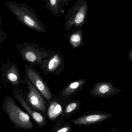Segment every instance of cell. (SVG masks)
Listing matches in <instances>:
<instances>
[{
  "label": "cell",
  "instance_id": "cell-22",
  "mask_svg": "<svg viewBox=\"0 0 132 132\" xmlns=\"http://www.w3.org/2000/svg\"><path fill=\"white\" fill-rule=\"evenodd\" d=\"M2 24V19L1 17V15H0V25H1Z\"/></svg>",
  "mask_w": 132,
  "mask_h": 132
},
{
  "label": "cell",
  "instance_id": "cell-4",
  "mask_svg": "<svg viewBox=\"0 0 132 132\" xmlns=\"http://www.w3.org/2000/svg\"><path fill=\"white\" fill-rule=\"evenodd\" d=\"M17 46L24 61L31 66L40 65L52 52L35 43L26 42Z\"/></svg>",
  "mask_w": 132,
  "mask_h": 132
},
{
  "label": "cell",
  "instance_id": "cell-9",
  "mask_svg": "<svg viewBox=\"0 0 132 132\" xmlns=\"http://www.w3.org/2000/svg\"><path fill=\"white\" fill-rule=\"evenodd\" d=\"M14 96L21 106L29 116L38 127L42 128L45 126L48 121L45 116L31 107L26 101L22 92H14Z\"/></svg>",
  "mask_w": 132,
  "mask_h": 132
},
{
  "label": "cell",
  "instance_id": "cell-5",
  "mask_svg": "<svg viewBox=\"0 0 132 132\" xmlns=\"http://www.w3.org/2000/svg\"><path fill=\"white\" fill-rule=\"evenodd\" d=\"M26 76L34 87L41 93L47 102L56 97L51 92L48 85L41 75L32 66L25 67Z\"/></svg>",
  "mask_w": 132,
  "mask_h": 132
},
{
  "label": "cell",
  "instance_id": "cell-2",
  "mask_svg": "<svg viewBox=\"0 0 132 132\" xmlns=\"http://www.w3.org/2000/svg\"><path fill=\"white\" fill-rule=\"evenodd\" d=\"M2 109L7 114L15 128L24 130L34 129L35 126L29 116L24 111L10 96H7L4 99Z\"/></svg>",
  "mask_w": 132,
  "mask_h": 132
},
{
  "label": "cell",
  "instance_id": "cell-20",
  "mask_svg": "<svg viewBox=\"0 0 132 132\" xmlns=\"http://www.w3.org/2000/svg\"><path fill=\"white\" fill-rule=\"evenodd\" d=\"M62 1L64 5L68 6V4H70V2L72 1V0H62Z\"/></svg>",
  "mask_w": 132,
  "mask_h": 132
},
{
  "label": "cell",
  "instance_id": "cell-19",
  "mask_svg": "<svg viewBox=\"0 0 132 132\" xmlns=\"http://www.w3.org/2000/svg\"><path fill=\"white\" fill-rule=\"evenodd\" d=\"M128 58L130 62L132 61V46L131 50H130L129 53Z\"/></svg>",
  "mask_w": 132,
  "mask_h": 132
},
{
  "label": "cell",
  "instance_id": "cell-15",
  "mask_svg": "<svg viewBox=\"0 0 132 132\" xmlns=\"http://www.w3.org/2000/svg\"><path fill=\"white\" fill-rule=\"evenodd\" d=\"M45 7L53 15L60 17L63 5L62 0H46Z\"/></svg>",
  "mask_w": 132,
  "mask_h": 132
},
{
  "label": "cell",
  "instance_id": "cell-24",
  "mask_svg": "<svg viewBox=\"0 0 132 132\" xmlns=\"http://www.w3.org/2000/svg\"><path fill=\"white\" fill-rule=\"evenodd\" d=\"M1 85H0V90H1Z\"/></svg>",
  "mask_w": 132,
  "mask_h": 132
},
{
  "label": "cell",
  "instance_id": "cell-23",
  "mask_svg": "<svg viewBox=\"0 0 132 132\" xmlns=\"http://www.w3.org/2000/svg\"><path fill=\"white\" fill-rule=\"evenodd\" d=\"M42 1L43 2H45L46 0H42Z\"/></svg>",
  "mask_w": 132,
  "mask_h": 132
},
{
  "label": "cell",
  "instance_id": "cell-7",
  "mask_svg": "<svg viewBox=\"0 0 132 132\" xmlns=\"http://www.w3.org/2000/svg\"><path fill=\"white\" fill-rule=\"evenodd\" d=\"M113 116L111 113L88 110L80 116L71 120L72 124L77 126H87L103 123Z\"/></svg>",
  "mask_w": 132,
  "mask_h": 132
},
{
  "label": "cell",
  "instance_id": "cell-10",
  "mask_svg": "<svg viewBox=\"0 0 132 132\" xmlns=\"http://www.w3.org/2000/svg\"><path fill=\"white\" fill-rule=\"evenodd\" d=\"M122 90L115 87L111 81L100 82L95 83L90 90L91 95L98 98H108L118 94Z\"/></svg>",
  "mask_w": 132,
  "mask_h": 132
},
{
  "label": "cell",
  "instance_id": "cell-17",
  "mask_svg": "<svg viewBox=\"0 0 132 132\" xmlns=\"http://www.w3.org/2000/svg\"><path fill=\"white\" fill-rule=\"evenodd\" d=\"M6 77L8 81L13 85L19 86L21 82V77L16 66H11L6 71Z\"/></svg>",
  "mask_w": 132,
  "mask_h": 132
},
{
  "label": "cell",
  "instance_id": "cell-12",
  "mask_svg": "<svg viewBox=\"0 0 132 132\" xmlns=\"http://www.w3.org/2000/svg\"><path fill=\"white\" fill-rule=\"evenodd\" d=\"M46 114L47 118L50 121L55 122L62 117L66 104L57 98L56 96L53 99L48 102Z\"/></svg>",
  "mask_w": 132,
  "mask_h": 132
},
{
  "label": "cell",
  "instance_id": "cell-8",
  "mask_svg": "<svg viewBox=\"0 0 132 132\" xmlns=\"http://www.w3.org/2000/svg\"><path fill=\"white\" fill-rule=\"evenodd\" d=\"M25 83L28 91L26 93L25 96L28 104L38 111L43 113H46L47 104L46 99L34 87L26 76Z\"/></svg>",
  "mask_w": 132,
  "mask_h": 132
},
{
  "label": "cell",
  "instance_id": "cell-18",
  "mask_svg": "<svg viewBox=\"0 0 132 132\" xmlns=\"http://www.w3.org/2000/svg\"><path fill=\"white\" fill-rule=\"evenodd\" d=\"M5 34L1 29H0V42L2 39L3 37L5 36Z\"/></svg>",
  "mask_w": 132,
  "mask_h": 132
},
{
  "label": "cell",
  "instance_id": "cell-13",
  "mask_svg": "<svg viewBox=\"0 0 132 132\" xmlns=\"http://www.w3.org/2000/svg\"><path fill=\"white\" fill-rule=\"evenodd\" d=\"M64 35L68 39L69 43L73 49L84 45L83 42L84 32L82 29L73 30L68 35Z\"/></svg>",
  "mask_w": 132,
  "mask_h": 132
},
{
  "label": "cell",
  "instance_id": "cell-21",
  "mask_svg": "<svg viewBox=\"0 0 132 132\" xmlns=\"http://www.w3.org/2000/svg\"><path fill=\"white\" fill-rule=\"evenodd\" d=\"M110 131H111V132H128L122 131H121V130H117V129L115 128H112V129H111V130H110Z\"/></svg>",
  "mask_w": 132,
  "mask_h": 132
},
{
  "label": "cell",
  "instance_id": "cell-14",
  "mask_svg": "<svg viewBox=\"0 0 132 132\" xmlns=\"http://www.w3.org/2000/svg\"><path fill=\"white\" fill-rule=\"evenodd\" d=\"M81 100H71L65 105L62 116L66 119H69L81 107Z\"/></svg>",
  "mask_w": 132,
  "mask_h": 132
},
{
  "label": "cell",
  "instance_id": "cell-3",
  "mask_svg": "<svg viewBox=\"0 0 132 132\" xmlns=\"http://www.w3.org/2000/svg\"><path fill=\"white\" fill-rule=\"evenodd\" d=\"M88 5L87 0H78L70 9L65 18L64 29L66 32L73 27V30L82 28L85 24Z\"/></svg>",
  "mask_w": 132,
  "mask_h": 132
},
{
  "label": "cell",
  "instance_id": "cell-6",
  "mask_svg": "<svg viewBox=\"0 0 132 132\" xmlns=\"http://www.w3.org/2000/svg\"><path fill=\"white\" fill-rule=\"evenodd\" d=\"M39 66L45 74L59 76L65 67L64 56L62 53L53 50L49 56Z\"/></svg>",
  "mask_w": 132,
  "mask_h": 132
},
{
  "label": "cell",
  "instance_id": "cell-16",
  "mask_svg": "<svg viewBox=\"0 0 132 132\" xmlns=\"http://www.w3.org/2000/svg\"><path fill=\"white\" fill-rule=\"evenodd\" d=\"M50 129L51 132H70L73 128L70 122L66 121L63 116L57 119Z\"/></svg>",
  "mask_w": 132,
  "mask_h": 132
},
{
  "label": "cell",
  "instance_id": "cell-11",
  "mask_svg": "<svg viewBox=\"0 0 132 132\" xmlns=\"http://www.w3.org/2000/svg\"><path fill=\"white\" fill-rule=\"evenodd\" d=\"M87 83L84 78H80L70 83L65 87L60 92L57 98L61 101L67 104L72 99V96L77 94L81 90Z\"/></svg>",
  "mask_w": 132,
  "mask_h": 132
},
{
  "label": "cell",
  "instance_id": "cell-1",
  "mask_svg": "<svg viewBox=\"0 0 132 132\" xmlns=\"http://www.w3.org/2000/svg\"><path fill=\"white\" fill-rule=\"evenodd\" d=\"M4 4L22 24L38 32H46V26L29 5L25 3L14 1L7 2Z\"/></svg>",
  "mask_w": 132,
  "mask_h": 132
}]
</instances>
